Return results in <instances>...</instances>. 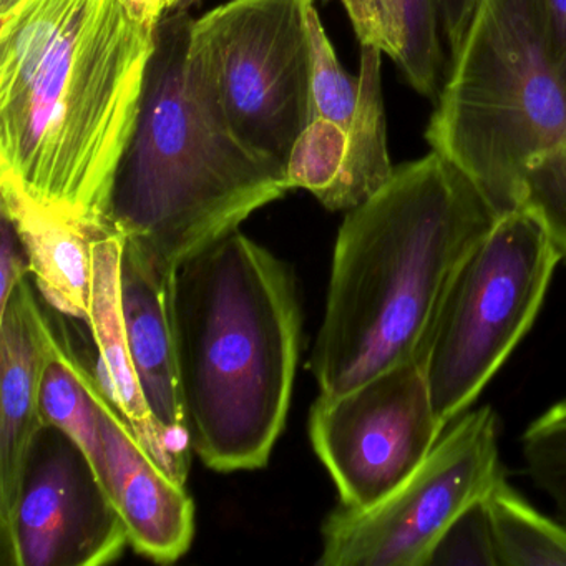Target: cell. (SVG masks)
Wrapping results in <instances>:
<instances>
[{"mask_svg":"<svg viewBox=\"0 0 566 566\" xmlns=\"http://www.w3.org/2000/svg\"><path fill=\"white\" fill-rule=\"evenodd\" d=\"M446 429L420 357L346 392H321L310 413L314 452L347 509H366L397 489L426 462Z\"/></svg>","mask_w":566,"mask_h":566,"instance_id":"obj_9","label":"cell"},{"mask_svg":"<svg viewBox=\"0 0 566 566\" xmlns=\"http://www.w3.org/2000/svg\"><path fill=\"white\" fill-rule=\"evenodd\" d=\"M195 4H198V0H165V14L190 11V8H193Z\"/></svg>","mask_w":566,"mask_h":566,"instance_id":"obj_29","label":"cell"},{"mask_svg":"<svg viewBox=\"0 0 566 566\" xmlns=\"http://www.w3.org/2000/svg\"><path fill=\"white\" fill-rule=\"evenodd\" d=\"M39 409L42 422L65 430L91 457L104 480V446L92 389L91 366L59 336L54 324L42 364Z\"/></svg>","mask_w":566,"mask_h":566,"instance_id":"obj_18","label":"cell"},{"mask_svg":"<svg viewBox=\"0 0 566 566\" xmlns=\"http://www.w3.org/2000/svg\"><path fill=\"white\" fill-rule=\"evenodd\" d=\"M0 213L18 230L42 297L62 316L85 323L91 310L94 240L105 231L55 217L11 185L0 184Z\"/></svg>","mask_w":566,"mask_h":566,"instance_id":"obj_15","label":"cell"},{"mask_svg":"<svg viewBox=\"0 0 566 566\" xmlns=\"http://www.w3.org/2000/svg\"><path fill=\"white\" fill-rule=\"evenodd\" d=\"M496 220L475 184L433 150L347 211L310 360L321 392L419 359L453 280Z\"/></svg>","mask_w":566,"mask_h":566,"instance_id":"obj_2","label":"cell"},{"mask_svg":"<svg viewBox=\"0 0 566 566\" xmlns=\"http://www.w3.org/2000/svg\"><path fill=\"white\" fill-rule=\"evenodd\" d=\"M174 319L191 450L217 472L263 469L300 359L303 317L290 268L234 231L177 271Z\"/></svg>","mask_w":566,"mask_h":566,"instance_id":"obj_3","label":"cell"},{"mask_svg":"<svg viewBox=\"0 0 566 566\" xmlns=\"http://www.w3.org/2000/svg\"><path fill=\"white\" fill-rule=\"evenodd\" d=\"M526 472L566 525V399L533 420L522 436Z\"/></svg>","mask_w":566,"mask_h":566,"instance_id":"obj_21","label":"cell"},{"mask_svg":"<svg viewBox=\"0 0 566 566\" xmlns=\"http://www.w3.org/2000/svg\"><path fill=\"white\" fill-rule=\"evenodd\" d=\"M122 247L124 240L114 231H105L94 240L91 310L85 324L94 340L95 359H88V364L102 389L145 449L175 480L187 485L190 462L178 455L151 416L132 363L122 313Z\"/></svg>","mask_w":566,"mask_h":566,"instance_id":"obj_14","label":"cell"},{"mask_svg":"<svg viewBox=\"0 0 566 566\" xmlns=\"http://www.w3.org/2000/svg\"><path fill=\"white\" fill-rule=\"evenodd\" d=\"M546 45L566 87V0H536Z\"/></svg>","mask_w":566,"mask_h":566,"instance_id":"obj_26","label":"cell"},{"mask_svg":"<svg viewBox=\"0 0 566 566\" xmlns=\"http://www.w3.org/2000/svg\"><path fill=\"white\" fill-rule=\"evenodd\" d=\"M347 128L326 118H313L294 142L286 161L291 190L310 191L324 208L329 207L343 174Z\"/></svg>","mask_w":566,"mask_h":566,"instance_id":"obj_20","label":"cell"},{"mask_svg":"<svg viewBox=\"0 0 566 566\" xmlns=\"http://www.w3.org/2000/svg\"><path fill=\"white\" fill-rule=\"evenodd\" d=\"M19 0H0V14L2 12L9 11V9L12 8V6L18 4Z\"/></svg>","mask_w":566,"mask_h":566,"instance_id":"obj_30","label":"cell"},{"mask_svg":"<svg viewBox=\"0 0 566 566\" xmlns=\"http://www.w3.org/2000/svg\"><path fill=\"white\" fill-rule=\"evenodd\" d=\"M124 4L135 21L157 31L165 15V0H124Z\"/></svg>","mask_w":566,"mask_h":566,"instance_id":"obj_28","label":"cell"},{"mask_svg":"<svg viewBox=\"0 0 566 566\" xmlns=\"http://www.w3.org/2000/svg\"><path fill=\"white\" fill-rule=\"evenodd\" d=\"M502 476L492 407L465 412L426 462L366 509L339 505L323 523V566H427L447 526Z\"/></svg>","mask_w":566,"mask_h":566,"instance_id":"obj_8","label":"cell"},{"mask_svg":"<svg viewBox=\"0 0 566 566\" xmlns=\"http://www.w3.org/2000/svg\"><path fill=\"white\" fill-rule=\"evenodd\" d=\"M324 2H327V0H324Z\"/></svg>","mask_w":566,"mask_h":566,"instance_id":"obj_31","label":"cell"},{"mask_svg":"<svg viewBox=\"0 0 566 566\" xmlns=\"http://www.w3.org/2000/svg\"><path fill=\"white\" fill-rule=\"evenodd\" d=\"M559 263L542 221L525 208L499 217L470 254L420 353L433 409L447 426L526 336Z\"/></svg>","mask_w":566,"mask_h":566,"instance_id":"obj_6","label":"cell"},{"mask_svg":"<svg viewBox=\"0 0 566 566\" xmlns=\"http://www.w3.org/2000/svg\"><path fill=\"white\" fill-rule=\"evenodd\" d=\"M0 538L14 566L107 565L130 545L124 518L91 457L51 423H42L29 446Z\"/></svg>","mask_w":566,"mask_h":566,"instance_id":"obj_10","label":"cell"},{"mask_svg":"<svg viewBox=\"0 0 566 566\" xmlns=\"http://www.w3.org/2000/svg\"><path fill=\"white\" fill-rule=\"evenodd\" d=\"M360 45L396 62L407 84L423 97L439 95L443 71L440 0H340Z\"/></svg>","mask_w":566,"mask_h":566,"instance_id":"obj_16","label":"cell"},{"mask_svg":"<svg viewBox=\"0 0 566 566\" xmlns=\"http://www.w3.org/2000/svg\"><path fill=\"white\" fill-rule=\"evenodd\" d=\"M92 389L104 446V482L127 526L130 545L154 562H177L193 542V500L185 483L175 480L145 449L94 370Z\"/></svg>","mask_w":566,"mask_h":566,"instance_id":"obj_11","label":"cell"},{"mask_svg":"<svg viewBox=\"0 0 566 566\" xmlns=\"http://www.w3.org/2000/svg\"><path fill=\"white\" fill-rule=\"evenodd\" d=\"M450 62L426 140L502 217L518 210L528 165L566 140V87L536 0H480Z\"/></svg>","mask_w":566,"mask_h":566,"instance_id":"obj_5","label":"cell"},{"mask_svg":"<svg viewBox=\"0 0 566 566\" xmlns=\"http://www.w3.org/2000/svg\"><path fill=\"white\" fill-rule=\"evenodd\" d=\"M2 243H0V307L8 303L9 296L19 283L31 276L28 253L19 238L14 223L2 214Z\"/></svg>","mask_w":566,"mask_h":566,"instance_id":"obj_25","label":"cell"},{"mask_svg":"<svg viewBox=\"0 0 566 566\" xmlns=\"http://www.w3.org/2000/svg\"><path fill=\"white\" fill-rule=\"evenodd\" d=\"M154 29L124 0H19L0 14V184L72 223L111 231Z\"/></svg>","mask_w":566,"mask_h":566,"instance_id":"obj_1","label":"cell"},{"mask_svg":"<svg viewBox=\"0 0 566 566\" xmlns=\"http://www.w3.org/2000/svg\"><path fill=\"white\" fill-rule=\"evenodd\" d=\"M311 111L313 118H326L349 128L359 98V75L344 71L336 51L324 31L316 6L311 9Z\"/></svg>","mask_w":566,"mask_h":566,"instance_id":"obj_22","label":"cell"},{"mask_svg":"<svg viewBox=\"0 0 566 566\" xmlns=\"http://www.w3.org/2000/svg\"><path fill=\"white\" fill-rule=\"evenodd\" d=\"M316 0H228L195 19L188 75L244 147L286 167L311 111V9Z\"/></svg>","mask_w":566,"mask_h":566,"instance_id":"obj_7","label":"cell"},{"mask_svg":"<svg viewBox=\"0 0 566 566\" xmlns=\"http://www.w3.org/2000/svg\"><path fill=\"white\" fill-rule=\"evenodd\" d=\"M51 331L28 276L0 307V523L14 506L29 446L44 423L39 389Z\"/></svg>","mask_w":566,"mask_h":566,"instance_id":"obj_13","label":"cell"},{"mask_svg":"<svg viewBox=\"0 0 566 566\" xmlns=\"http://www.w3.org/2000/svg\"><path fill=\"white\" fill-rule=\"evenodd\" d=\"M479 4L480 0H440L443 39L449 45L450 59L459 52Z\"/></svg>","mask_w":566,"mask_h":566,"instance_id":"obj_27","label":"cell"},{"mask_svg":"<svg viewBox=\"0 0 566 566\" xmlns=\"http://www.w3.org/2000/svg\"><path fill=\"white\" fill-rule=\"evenodd\" d=\"M193 21L168 12L158 24L107 211L108 230L170 274L291 191L286 167L244 147L191 84Z\"/></svg>","mask_w":566,"mask_h":566,"instance_id":"obj_4","label":"cell"},{"mask_svg":"<svg viewBox=\"0 0 566 566\" xmlns=\"http://www.w3.org/2000/svg\"><path fill=\"white\" fill-rule=\"evenodd\" d=\"M520 208L542 221L562 263L566 264V140L528 165Z\"/></svg>","mask_w":566,"mask_h":566,"instance_id":"obj_23","label":"cell"},{"mask_svg":"<svg viewBox=\"0 0 566 566\" xmlns=\"http://www.w3.org/2000/svg\"><path fill=\"white\" fill-rule=\"evenodd\" d=\"M382 52L360 45L359 98L347 128V151L339 184L329 211H350L376 195L394 174L387 150L386 111H384Z\"/></svg>","mask_w":566,"mask_h":566,"instance_id":"obj_17","label":"cell"},{"mask_svg":"<svg viewBox=\"0 0 566 566\" xmlns=\"http://www.w3.org/2000/svg\"><path fill=\"white\" fill-rule=\"evenodd\" d=\"M499 566H566V525L533 509L496 480L485 496Z\"/></svg>","mask_w":566,"mask_h":566,"instance_id":"obj_19","label":"cell"},{"mask_svg":"<svg viewBox=\"0 0 566 566\" xmlns=\"http://www.w3.org/2000/svg\"><path fill=\"white\" fill-rule=\"evenodd\" d=\"M427 566H499L485 499L463 510L447 526Z\"/></svg>","mask_w":566,"mask_h":566,"instance_id":"obj_24","label":"cell"},{"mask_svg":"<svg viewBox=\"0 0 566 566\" xmlns=\"http://www.w3.org/2000/svg\"><path fill=\"white\" fill-rule=\"evenodd\" d=\"M175 276L124 241L120 300L132 363L151 416L178 455L190 462L193 450L181 399L175 334Z\"/></svg>","mask_w":566,"mask_h":566,"instance_id":"obj_12","label":"cell"}]
</instances>
